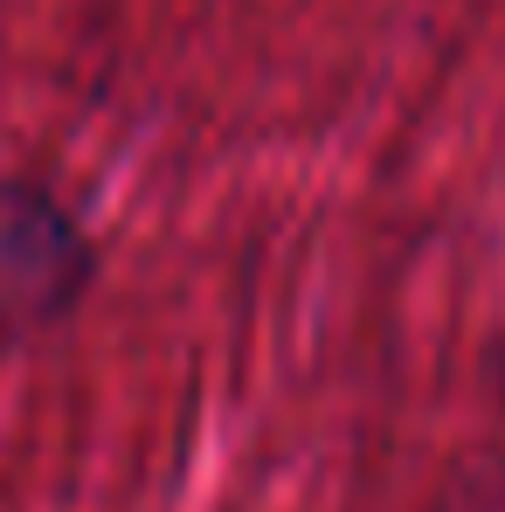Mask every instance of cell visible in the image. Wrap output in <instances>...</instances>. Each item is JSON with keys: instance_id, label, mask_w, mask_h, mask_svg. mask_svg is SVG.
Returning a JSON list of instances; mask_svg holds the SVG:
<instances>
[{"instance_id": "obj_1", "label": "cell", "mask_w": 505, "mask_h": 512, "mask_svg": "<svg viewBox=\"0 0 505 512\" xmlns=\"http://www.w3.org/2000/svg\"><path fill=\"white\" fill-rule=\"evenodd\" d=\"M90 270L97 250L84 222L49 187L0 173V346H21L56 326L90 291Z\"/></svg>"}]
</instances>
